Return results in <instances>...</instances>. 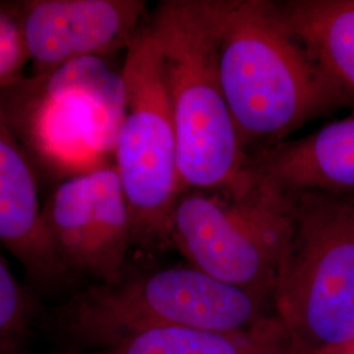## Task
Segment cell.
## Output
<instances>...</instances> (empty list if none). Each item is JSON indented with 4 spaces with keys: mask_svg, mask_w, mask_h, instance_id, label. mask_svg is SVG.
Segmentation results:
<instances>
[{
    "mask_svg": "<svg viewBox=\"0 0 354 354\" xmlns=\"http://www.w3.org/2000/svg\"><path fill=\"white\" fill-rule=\"evenodd\" d=\"M292 221V194L261 183L239 193L185 190L169 244L207 276L272 301Z\"/></svg>",
    "mask_w": 354,
    "mask_h": 354,
    "instance_id": "cell-6",
    "label": "cell"
},
{
    "mask_svg": "<svg viewBox=\"0 0 354 354\" xmlns=\"http://www.w3.org/2000/svg\"><path fill=\"white\" fill-rule=\"evenodd\" d=\"M33 302L0 252V354H21Z\"/></svg>",
    "mask_w": 354,
    "mask_h": 354,
    "instance_id": "cell-14",
    "label": "cell"
},
{
    "mask_svg": "<svg viewBox=\"0 0 354 354\" xmlns=\"http://www.w3.org/2000/svg\"><path fill=\"white\" fill-rule=\"evenodd\" d=\"M274 7L319 68L354 97V0H290Z\"/></svg>",
    "mask_w": 354,
    "mask_h": 354,
    "instance_id": "cell-12",
    "label": "cell"
},
{
    "mask_svg": "<svg viewBox=\"0 0 354 354\" xmlns=\"http://www.w3.org/2000/svg\"><path fill=\"white\" fill-rule=\"evenodd\" d=\"M292 194L290 243L272 291L289 354H330L354 344V194Z\"/></svg>",
    "mask_w": 354,
    "mask_h": 354,
    "instance_id": "cell-3",
    "label": "cell"
},
{
    "mask_svg": "<svg viewBox=\"0 0 354 354\" xmlns=\"http://www.w3.org/2000/svg\"><path fill=\"white\" fill-rule=\"evenodd\" d=\"M30 64L19 3L0 1V88L23 77Z\"/></svg>",
    "mask_w": 354,
    "mask_h": 354,
    "instance_id": "cell-15",
    "label": "cell"
},
{
    "mask_svg": "<svg viewBox=\"0 0 354 354\" xmlns=\"http://www.w3.org/2000/svg\"><path fill=\"white\" fill-rule=\"evenodd\" d=\"M269 302L188 264L124 277L117 283H96L68 304L64 322L86 351L151 329H251L274 315L268 311Z\"/></svg>",
    "mask_w": 354,
    "mask_h": 354,
    "instance_id": "cell-4",
    "label": "cell"
},
{
    "mask_svg": "<svg viewBox=\"0 0 354 354\" xmlns=\"http://www.w3.org/2000/svg\"><path fill=\"white\" fill-rule=\"evenodd\" d=\"M41 216L67 274H86L97 283H117L125 277L133 241L127 200L114 165L62 180L42 203Z\"/></svg>",
    "mask_w": 354,
    "mask_h": 354,
    "instance_id": "cell-8",
    "label": "cell"
},
{
    "mask_svg": "<svg viewBox=\"0 0 354 354\" xmlns=\"http://www.w3.org/2000/svg\"><path fill=\"white\" fill-rule=\"evenodd\" d=\"M254 183L285 192H353L354 115L250 159Z\"/></svg>",
    "mask_w": 354,
    "mask_h": 354,
    "instance_id": "cell-11",
    "label": "cell"
},
{
    "mask_svg": "<svg viewBox=\"0 0 354 354\" xmlns=\"http://www.w3.org/2000/svg\"><path fill=\"white\" fill-rule=\"evenodd\" d=\"M218 64L241 146L279 145L351 100L291 36L274 1L216 0Z\"/></svg>",
    "mask_w": 354,
    "mask_h": 354,
    "instance_id": "cell-1",
    "label": "cell"
},
{
    "mask_svg": "<svg viewBox=\"0 0 354 354\" xmlns=\"http://www.w3.org/2000/svg\"><path fill=\"white\" fill-rule=\"evenodd\" d=\"M127 50L113 165L127 200L133 245L160 250L171 245L172 215L184 192L176 127L149 26L138 29Z\"/></svg>",
    "mask_w": 354,
    "mask_h": 354,
    "instance_id": "cell-7",
    "label": "cell"
},
{
    "mask_svg": "<svg viewBox=\"0 0 354 354\" xmlns=\"http://www.w3.org/2000/svg\"><path fill=\"white\" fill-rule=\"evenodd\" d=\"M37 171L0 105V244L41 283L67 276L41 216Z\"/></svg>",
    "mask_w": 354,
    "mask_h": 354,
    "instance_id": "cell-10",
    "label": "cell"
},
{
    "mask_svg": "<svg viewBox=\"0 0 354 354\" xmlns=\"http://www.w3.org/2000/svg\"><path fill=\"white\" fill-rule=\"evenodd\" d=\"M176 127L183 190L252 185L218 64L216 0H165L149 23Z\"/></svg>",
    "mask_w": 354,
    "mask_h": 354,
    "instance_id": "cell-2",
    "label": "cell"
},
{
    "mask_svg": "<svg viewBox=\"0 0 354 354\" xmlns=\"http://www.w3.org/2000/svg\"><path fill=\"white\" fill-rule=\"evenodd\" d=\"M32 75H49L71 61L127 48L138 32L140 0L17 1Z\"/></svg>",
    "mask_w": 354,
    "mask_h": 354,
    "instance_id": "cell-9",
    "label": "cell"
},
{
    "mask_svg": "<svg viewBox=\"0 0 354 354\" xmlns=\"http://www.w3.org/2000/svg\"><path fill=\"white\" fill-rule=\"evenodd\" d=\"M0 105L33 165L66 180L105 165L113 152L122 82L100 58H80L1 87Z\"/></svg>",
    "mask_w": 354,
    "mask_h": 354,
    "instance_id": "cell-5",
    "label": "cell"
},
{
    "mask_svg": "<svg viewBox=\"0 0 354 354\" xmlns=\"http://www.w3.org/2000/svg\"><path fill=\"white\" fill-rule=\"evenodd\" d=\"M66 354H289V342L273 315L245 330L151 329L104 348Z\"/></svg>",
    "mask_w": 354,
    "mask_h": 354,
    "instance_id": "cell-13",
    "label": "cell"
},
{
    "mask_svg": "<svg viewBox=\"0 0 354 354\" xmlns=\"http://www.w3.org/2000/svg\"><path fill=\"white\" fill-rule=\"evenodd\" d=\"M330 354H354V344L349 345V346H346V348H344L342 351H337V352Z\"/></svg>",
    "mask_w": 354,
    "mask_h": 354,
    "instance_id": "cell-16",
    "label": "cell"
}]
</instances>
